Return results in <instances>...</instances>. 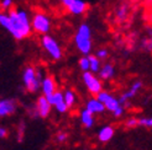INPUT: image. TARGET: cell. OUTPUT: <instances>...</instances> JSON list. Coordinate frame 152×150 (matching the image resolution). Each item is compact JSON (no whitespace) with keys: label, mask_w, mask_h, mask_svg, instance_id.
I'll return each mask as SVG.
<instances>
[{"label":"cell","mask_w":152,"mask_h":150,"mask_svg":"<svg viewBox=\"0 0 152 150\" xmlns=\"http://www.w3.org/2000/svg\"><path fill=\"white\" fill-rule=\"evenodd\" d=\"M0 25L16 40L26 38L32 30L28 14L21 9L11 10L9 14L0 12Z\"/></svg>","instance_id":"6da1fadb"},{"label":"cell","mask_w":152,"mask_h":150,"mask_svg":"<svg viewBox=\"0 0 152 150\" xmlns=\"http://www.w3.org/2000/svg\"><path fill=\"white\" fill-rule=\"evenodd\" d=\"M74 42L80 53L86 56L90 53V50H92V30H90L89 25L82 24L78 27V31L74 37Z\"/></svg>","instance_id":"7a4b0ae2"},{"label":"cell","mask_w":152,"mask_h":150,"mask_svg":"<svg viewBox=\"0 0 152 150\" xmlns=\"http://www.w3.org/2000/svg\"><path fill=\"white\" fill-rule=\"evenodd\" d=\"M41 80H42V73L36 71L34 68L28 66L24 71V82L25 86L27 87L28 91L36 92L41 86Z\"/></svg>","instance_id":"3957f363"},{"label":"cell","mask_w":152,"mask_h":150,"mask_svg":"<svg viewBox=\"0 0 152 150\" xmlns=\"http://www.w3.org/2000/svg\"><path fill=\"white\" fill-rule=\"evenodd\" d=\"M31 28L37 33L46 35L51 30V19L43 12H37L31 20Z\"/></svg>","instance_id":"277c9868"},{"label":"cell","mask_w":152,"mask_h":150,"mask_svg":"<svg viewBox=\"0 0 152 150\" xmlns=\"http://www.w3.org/2000/svg\"><path fill=\"white\" fill-rule=\"evenodd\" d=\"M42 46L45 48V50L50 54L51 58H53L55 61H58L62 57V50H61L59 44L57 43V41L53 38V37L45 35L42 37Z\"/></svg>","instance_id":"5b68a950"},{"label":"cell","mask_w":152,"mask_h":150,"mask_svg":"<svg viewBox=\"0 0 152 150\" xmlns=\"http://www.w3.org/2000/svg\"><path fill=\"white\" fill-rule=\"evenodd\" d=\"M83 80H84L87 87L89 89V91L92 94H98L99 91H102V84L100 81L98 80L92 73H84L83 74Z\"/></svg>","instance_id":"8992f818"},{"label":"cell","mask_w":152,"mask_h":150,"mask_svg":"<svg viewBox=\"0 0 152 150\" xmlns=\"http://www.w3.org/2000/svg\"><path fill=\"white\" fill-rule=\"evenodd\" d=\"M66 9L73 15H82L88 9V4L86 0H73Z\"/></svg>","instance_id":"52a82bcc"},{"label":"cell","mask_w":152,"mask_h":150,"mask_svg":"<svg viewBox=\"0 0 152 150\" xmlns=\"http://www.w3.org/2000/svg\"><path fill=\"white\" fill-rule=\"evenodd\" d=\"M37 110H39V115L41 117H47L51 112V105L46 100V97H40L39 102H37Z\"/></svg>","instance_id":"ba28073f"},{"label":"cell","mask_w":152,"mask_h":150,"mask_svg":"<svg viewBox=\"0 0 152 150\" xmlns=\"http://www.w3.org/2000/svg\"><path fill=\"white\" fill-rule=\"evenodd\" d=\"M87 110L90 113H99V112H103L105 110V107L99 100L93 99V100H89V102L87 103Z\"/></svg>","instance_id":"9c48e42d"},{"label":"cell","mask_w":152,"mask_h":150,"mask_svg":"<svg viewBox=\"0 0 152 150\" xmlns=\"http://www.w3.org/2000/svg\"><path fill=\"white\" fill-rule=\"evenodd\" d=\"M42 90L45 96H50L55 92V81L52 78H45L42 80Z\"/></svg>","instance_id":"30bf717a"},{"label":"cell","mask_w":152,"mask_h":150,"mask_svg":"<svg viewBox=\"0 0 152 150\" xmlns=\"http://www.w3.org/2000/svg\"><path fill=\"white\" fill-rule=\"evenodd\" d=\"M15 110L14 102L11 101H0V117L6 116V115H11Z\"/></svg>","instance_id":"8fae6325"},{"label":"cell","mask_w":152,"mask_h":150,"mask_svg":"<svg viewBox=\"0 0 152 150\" xmlns=\"http://www.w3.org/2000/svg\"><path fill=\"white\" fill-rule=\"evenodd\" d=\"M141 86H142V84H141V82H140V81H136L135 84H134V85L131 86L130 91H129V92H126V94H124L123 96L120 97V100H119V103H120V105H121V103H124V102H125V101H126L127 99H130V97H132V96H134V95H135L136 92H137V90H139V89H140Z\"/></svg>","instance_id":"7c38bea8"},{"label":"cell","mask_w":152,"mask_h":150,"mask_svg":"<svg viewBox=\"0 0 152 150\" xmlns=\"http://www.w3.org/2000/svg\"><path fill=\"white\" fill-rule=\"evenodd\" d=\"M114 136V129L111 127H104L99 133V140L100 141H108L113 138Z\"/></svg>","instance_id":"4fadbf2b"},{"label":"cell","mask_w":152,"mask_h":150,"mask_svg":"<svg viewBox=\"0 0 152 150\" xmlns=\"http://www.w3.org/2000/svg\"><path fill=\"white\" fill-rule=\"evenodd\" d=\"M103 105H104V107H105L106 110H109V111H114L116 107H119V106H120L119 101H118L116 99H114V97H111L110 95L105 99V101L103 102Z\"/></svg>","instance_id":"5bb4252c"},{"label":"cell","mask_w":152,"mask_h":150,"mask_svg":"<svg viewBox=\"0 0 152 150\" xmlns=\"http://www.w3.org/2000/svg\"><path fill=\"white\" fill-rule=\"evenodd\" d=\"M88 59H89V69L92 70L93 73L99 71V69H100V59L98 58L96 56H89Z\"/></svg>","instance_id":"9a60e30c"},{"label":"cell","mask_w":152,"mask_h":150,"mask_svg":"<svg viewBox=\"0 0 152 150\" xmlns=\"http://www.w3.org/2000/svg\"><path fill=\"white\" fill-rule=\"evenodd\" d=\"M99 70H100V76L103 79H110L113 75H114V66L110 65V64L104 65L103 68L99 69Z\"/></svg>","instance_id":"2e32d148"},{"label":"cell","mask_w":152,"mask_h":150,"mask_svg":"<svg viewBox=\"0 0 152 150\" xmlns=\"http://www.w3.org/2000/svg\"><path fill=\"white\" fill-rule=\"evenodd\" d=\"M82 122L86 127H92L93 124V113H90L88 110H84L82 112Z\"/></svg>","instance_id":"e0dca14e"},{"label":"cell","mask_w":152,"mask_h":150,"mask_svg":"<svg viewBox=\"0 0 152 150\" xmlns=\"http://www.w3.org/2000/svg\"><path fill=\"white\" fill-rule=\"evenodd\" d=\"M127 12H129V10H127V5H120L119 7H118V10H116V16H118V19H121V20H124L126 16H127Z\"/></svg>","instance_id":"ac0fdd59"},{"label":"cell","mask_w":152,"mask_h":150,"mask_svg":"<svg viewBox=\"0 0 152 150\" xmlns=\"http://www.w3.org/2000/svg\"><path fill=\"white\" fill-rule=\"evenodd\" d=\"M63 100H64V102H66L67 106H68V107H71L72 105L74 103V101H75L74 94H73L72 91H67V92H66V95L63 96Z\"/></svg>","instance_id":"d6986e66"},{"label":"cell","mask_w":152,"mask_h":150,"mask_svg":"<svg viewBox=\"0 0 152 150\" xmlns=\"http://www.w3.org/2000/svg\"><path fill=\"white\" fill-rule=\"evenodd\" d=\"M79 66H80V69H82L83 71H88V70H89V59H88V57L80 58Z\"/></svg>","instance_id":"ffe728a7"},{"label":"cell","mask_w":152,"mask_h":150,"mask_svg":"<svg viewBox=\"0 0 152 150\" xmlns=\"http://www.w3.org/2000/svg\"><path fill=\"white\" fill-rule=\"evenodd\" d=\"M56 108H57V111L58 112H61V113H63V112H66L67 111V108H68V106L66 105V102H64V100H62V101H59V102H57L56 105Z\"/></svg>","instance_id":"44dd1931"},{"label":"cell","mask_w":152,"mask_h":150,"mask_svg":"<svg viewBox=\"0 0 152 150\" xmlns=\"http://www.w3.org/2000/svg\"><path fill=\"white\" fill-rule=\"evenodd\" d=\"M139 124L141 125H145V127H151L152 125V119L151 118H142L140 121H137Z\"/></svg>","instance_id":"7402d4cb"},{"label":"cell","mask_w":152,"mask_h":150,"mask_svg":"<svg viewBox=\"0 0 152 150\" xmlns=\"http://www.w3.org/2000/svg\"><path fill=\"white\" fill-rule=\"evenodd\" d=\"M0 6H1L3 9H10V7L12 6V0H1Z\"/></svg>","instance_id":"603a6c76"},{"label":"cell","mask_w":152,"mask_h":150,"mask_svg":"<svg viewBox=\"0 0 152 150\" xmlns=\"http://www.w3.org/2000/svg\"><path fill=\"white\" fill-rule=\"evenodd\" d=\"M96 57L99 58V59H105L106 57H108V50H106V49H100V50H98Z\"/></svg>","instance_id":"cb8c5ba5"},{"label":"cell","mask_w":152,"mask_h":150,"mask_svg":"<svg viewBox=\"0 0 152 150\" xmlns=\"http://www.w3.org/2000/svg\"><path fill=\"white\" fill-rule=\"evenodd\" d=\"M113 112H114V115H115L116 117H119L121 113H123V107H121V106H119V107H116L115 110H114Z\"/></svg>","instance_id":"d4e9b609"},{"label":"cell","mask_w":152,"mask_h":150,"mask_svg":"<svg viewBox=\"0 0 152 150\" xmlns=\"http://www.w3.org/2000/svg\"><path fill=\"white\" fill-rule=\"evenodd\" d=\"M57 139H58L59 141H64V140L67 139V134H64V133H61L59 136L57 137Z\"/></svg>","instance_id":"484cf974"},{"label":"cell","mask_w":152,"mask_h":150,"mask_svg":"<svg viewBox=\"0 0 152 150\" xmlns=\"http://www.w3.org/2000/svg\"><path fill=\"white\" fill-rule=\"evenodd\" d=\"M59 1H61V4H62L64 7H67L68 5H69V4L73 1V0H59Z\"/></svg>","instance_id":"4316f807"},{"label":"cell","mask_w":152,"mask_h":150,"mask_svg":"<svg viewBox=\"0 0 152 150\" xmlns=\"http://www.w3.org/2000/svg\"><path fill=\"white\" fill-rule=\"evenodd\" d=\"M136 124H139V123H137V121H136V119H130V121L127 122V125H129V127H135Z\"/></svg>","instance_id":"83f0119b"},{"label":"cell","mask_w":152,"mask_h":150,"mask_svg":"<svg viewBox=\"0 0 152 150\" xmlns=\"http://www.w3.org/2000/svg\"><path fill=\"white\" fill-rule=\"evenodd\" d=\"M6 136V131L4 128H0V138H4Z\"/></svg>","instance_id":"f1b7e54d"}]
</instances>
